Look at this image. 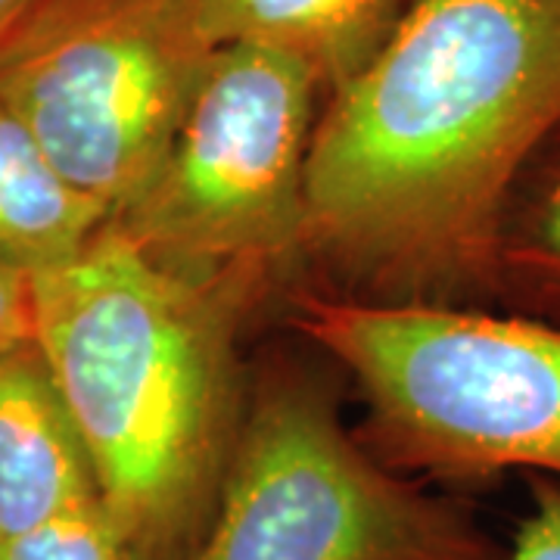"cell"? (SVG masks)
<instances>
[{"mask_svg": "<svg viewBox=\"0 0 560 560\" xmlns=\"http://www.w3.org/2000/svg\"><path fill=\"white\" fill-rule=\"evenodd\" d=\"M106 221L0 103V265L35 278L75 259Z\"/></svg>", "mask_w": 560, "mask_h": 560, "instance_id": "obj_9", "label": "cell"}, {"mask_svg": "<svg viewBox=\"0 0 560 560\" xmlns=\"http://www.w3.org/2000/svg\"><path fill=\"white\" fill-rule=\"evenodd\" d=\"M533 511L514 533L504 560H560V482L545 474H526Z\"/></svg>", "mask_w": 560, "mask_h": 560, "instance_id": "obj_12", "label": "cell"}, {"mask_svg": "<svg viewBox=\"0 0 560 560\" xmlns=\"http://www.w3.org/2000/svg\"><path fill=\"white\" fill-rule=\"evenodd\" d=\"M0 560H131L101 501L0 545Z\"/></svg>", "mask_w": 560, "mask_h": 560, "instance_id": "obj_11", "label": "cell"}, {"mask_svg": "<svg viewBox=\"0 0 560 560\" xmlns=\"http://www.w3.org/2000/svg\"><path fill=\"white\" fill-rule=\"evenodd\" d=\"M283 315L355 383V436L383 467L464 489L511 470L560 482V324L315 290Z\"/></svg>", "mask_w": 560, "mask_h": 560, "instance_id": "obj_3", "label": "cell"}, {"mask_svg": "<svg viewBox=\"0 0 560 560\" xmlns=\"http://www.w3.org/2000/svg\"><path fill=\"white\" fill-rule=\"evenodd\" d=\"M495 278L499 312L560 324V125L508 197Z\"/></svg>", "mask_w": 560, "mask_h": 560, "instance_id": "obj_10", "label": "cell"}, {"mask_svg": "<svg viewBox=\"0 0 560 560\" xmlns=\"http://www.w3.org/2000/svg\"><path fill=\"white\" fill-rule=\"evenodd\" d=\"M40 3L44 0H0V44L25 16H32Z\"/></svg>", "mask_w": 560, "mask_h": 560, "instance_id": "obj_14", "label": "cell"}, {"mask_svg": "<svg viewBox=\"0 0 560 560\" xmlns=\"http://www.w3.org/2000/svg\"><path fill=\"white\" fill-rule=\"evenodd\" d=\"M35 342L131 560H190L215 521L249 408L237 296L172 275L106 221L32 278Z\"/></svg>", "mask_w": 560, "mask_h": 560, "instance_id": "obj_2", "label": "cell"}, {"mask_svg": "<svg viewBox=\"0 0 560 560\" xmlns=\"http://www.w3.org/2000/svg\"><path fill=\"white\" fill-rule=\"evenodd\" d=\"M464 495L383 467L330 383L287 352L253 364L215 521L190 560H504Z\"/></svg>", "mask_w": 560, "mask_h": 560, "instance_id": "obj_5", "label": "cell"}, {"mask_svg": "<svg viewBox=\"0 0 560 560\" xmlns=\"http://www.w3.org/2000/svg\"><path fill=\"white\" fill-rule=\"evenodd\" d=\"M318 81L249 44L215 47L156 175L109 224L153 265L224 290L261 318L302 287L305 165Z\"/></svg>", "mask_w": 560, "mask_h": 560, "instance_id": "obj_4", "label": "cell"}, {"mask_svg": "<svg viewBox=\"0 0 560 560\" xmlns=\"http://www.w3.org/2000/svg\"><path fill=\"white\" fill-rule=\"evenodd\" d=\"M411 0H197L215 47L249 44L296 60L324 101L359 75L393 38Z\"/></svg>", "mask_w": 560, "mask_h": 560, "instance_id": "obj_8", "label": "cell"}, {"mask_svg": "<svg viewBox=\"0 0 560 560\" xmlns=\"http://www.w3.org/2000/svg\"><path fill=\"white\" fill-rule=\"evenodd\" d=\"M560 125V0H411L320 103L300 290L499 312L501 215Z\"/></svg>", "mask_w": 560, "mask_h": 560, "instance_id": "obj_1", "label": "cell"}, {"mask_svg": "<svg viewBox=\"0 0 560 560\" xmlns=\"http://www.w3.org/2000/svg\"><path fill=\"white\" fill-rule=\"evenodd\" d=\"M94 501V467L38 342L0 349V545Z\"/></svg>", "mask_w": 560, "mask_h": 560, "instance_id": "obj_7", "label": "cell"}, {"mask_svg": "<svg viewBox=\"0 0 560 560\" xmlns=\"http://www.w3.org/2000/svg\"><path fill=\"white\" fill-rule=\"evenodd\" d=\"M212 54L197 0H44L0 44V103L113 219L168 156Z\"/></svg>", "mask_w": 560, "mask_h": 560, "instance_id": "obj_6", "label": "cell"}, {"mask_svg": "<svg viewBox=\"0 0 560 560\" xmlns=\"http://www.w3.org/2000/svg\"><path fill=\"white\" fill-rule=\"evenodd\" d=\"M35 340L32 278L0 265V349Z\"/></svg>", "mask_w": 560, "mask_h": 560, "instance_id": "obj_13", "label": "cell"}]
</instances>
